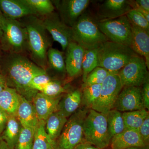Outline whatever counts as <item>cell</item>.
<instances>
[{
  "label": "cell",
  "mask_w": 149,
  "mask_h": 149,
  "mask_svg": "<svg viewBox=\"0 0 149 149\" xmlns=\"http://www.w3.org/2000/svg\"><path fill=\"white\" fill-rule=\"evenodd\" d=\"M123 87H140L149 77L146 64L142 57H133L118 72Z\"/></svg>",
  "instance_id": "30bf717a"
},
{
  "label": "cell",
  "mask_w": 149,
  "mask_h": 149,
  "mask_svg": "<svg viewBox=\"0 0 149 149\" xmlns=\"http://www.w3.org/2000/svg\"><path fill=\"white\" fill-rule=\"evenodd\" d=\"M136 10L142 14L143 16L146 19L147 21L149 22V12L144 10L141 9H137Z\"/></svg>",
  "instance_id": "ee69618b"
},
{
  "label": "cell",
  "mask_w": 149,
  "mask_h": 149,
  "mask_svg": "<svg viewBox=\"0 0 149 149\" xmlns=\"http://www.w3.org/2000/svg\"><path fill=\"white\" fill-rule=\"evenodd\" d=\"M130 5L133 9H141L149 12V0L130 1Z\"/></svg>",
  "instance_id": "f35d334b"
},
{
  "label": "cell",
  "mask_w": 149,
  "mask_h": 149,
  "mask_svg": "<svg viewBox=\"0 0 149 149\" xmlns=\"http://www.w3.org/2000/svg\"><path fill=\"white\" fill-rule=\"evenodd\" d=\"M37 91L49 97H56L61 96L65 92V89L59 81L52 80L46 85L37 88Z\"/></svg>",
  "instance_id": "836d02e7"
},
{
  "label": "cell",
  "mask_w": 149,
  "mask_h": 149,
  "mask_svg": "<svg viewBox=\"0 0 149 149\" xmlns=\"http://www.w3.org/2000/svg\"><path fill=\"white\" fill-rule=\"evenodd\" d=\"M111 149H126L131 147H143L145 144L138 130L125 129L113 137L111 141Z\"/></svg>",
  "instance_id": "d6986e66"
},
{
  "label": "cell",
  "mask_w": 149,
  "mask_h": 149,
  "mask_svg": "<svg viewBox=\"0 0 149 149\" xmlns=\"http://www.w3.org/2000/svg\"><path fill=\"white\" fill-rule=\"evenodd\" d=\"M137 55L128 46L107 41L97 48L98 67L110 72H118Z\"/></svg>",
  "instance_id": "3957f363"
},
{
  "label": "cell",
  "mask_w": 149,
  "mask_h": 149,
  "mask_svg": "<svg viewBox=\"0 0 149 149\" xmlns=\"http://www.w3.org/2000/svg\"><path fill=\"white\" fill-rule=\"evenodd\" d=\"M2 31V45L4 50L9 54H22L27 50V30L19 20L5 17Z\"/></svg>",
  "instance_id": "52a82bcc"
},
{
  "label": "cell",
  "mask_w": 149,
  "mask_h": 149,
  "mask_svg": "<svg viewBox=\"0 0 149 149\" xmlns=\"http://www.w3.org/2000/svg\"><path fill=\"white\" fill-rule=\"evenodd\" d=\"M126 149H149V146L147 145L143 147H131Z\"/></svg>",
  "instance_id": "bcb514c9"
},
{
  "label": "cell",
  "mask_w": 149,
  "mask_h": 149,
  "mask_svg": "<svg viewBox=\"0 0 149 149\" xmlns=\"http://www.w3.org/2000/svg\"><path fill=\"white\" fill-rule=\"evenodd\" d=\"M47 64L52 69L59 73L66 72L64 54L58 49L50 47L47 53Z\"/></svg>",
  "instance_id": "83f0119b"
},
{
  "label": "cell",
  "mask_w": 149,
  "mask_h": 149,
  "mask_svg": "<svg viewBox=\"0 0 149 149\" xmlns=\"http://www.w3.org/2000/svg\"><path fill=\"white\" fill-rule=\"evenodd\" d=\"M52 80L51 77L46 72L34 77L29 83V86L33 90L37 91V88L46 85Z\"/></svg>",
  "instance_id": "d590c367"
},
{
  "label": "cell",
  "mask_w": 149,
  "mask_h": 149,
  "mask_svg": "<svg viewBox=\"0 0 149 149\" xmlns=\"http://www.w3.org/2000/svg\"><path fill=\"white\" fill-rule=\"evenodd\" d=\"M62 96L53 97L38 92L32 103L39 120L45 121L50 115L58 111V104Z\"/></svg>",
  "instance_id": "2e32d148"
},
{
  "label": "cell",
  "mask_w": 149,
  "mask_h": 149,
  "mask_svg": "<svg viewBox=\"0 0 149 149\" xmlns=\"http://www.w3.org/2000/svg\"><path fill=\"white\" fill-rule=\"evenodd\" d=\"M73 42L85 49L97 48L108 41L98 27L97 21L84 12L72 27Z\"/></svg>",
  "instance_id": "277c9868"
},
{
  "label": "cell",
  "mask_w": 149,
  "mask_h": 149,
  "mask_svg": "<svg viewBox=\"0 0 149 149\" xmlns=\"http://www.w3.org/2000/svg\"><path fill=\"white\" fill-rule=\"evenodd\" d=\"M0 149H11L6 143L2 140H0Z\"/></svg>",
  "instance_id": "f6af8a7d"
},
{
  "label": "cell",
  "mask_w": 149,
  "mask_h": 149,
  "mask_svg": "<svg viewBox=\"0 0 149 149\" xmlns=\"http://www.w3.org/2000/svg\"><path fill=\"white\" fill-rule=\"evenodd\" d=\"M88 111L79 109L72 115L56 140L55 149H74L84 140L83 125Z\"/></svg>",
  "instance_id": "8992f818"
},
{
  "label": "cell",
  "mask_w": 149,
  "mask_h": 149,
  "mask_svg": "<svg viewBox=\"0 0 149 149\" xmlns=\"http://www.w3.org/2000/svg\"><path fill=\"white\" fill-rule=\"evenodd\" d=\"M65 61L66 72L69 77H74L82 72V63L85 49L74 42L67 47Z\"/></svg>",
  "instance_id": "5bb4252c"
},
{
  "label": "cell",
  "mask_w": 149,
  "mask_h": 149,
  "mask_svg": "<svg viewBox=\"0 0 149 149\" xmlns=\"http://www.w3.org/2000/svg\"><path fill=\"white\" fill-rule=\"evenodd\" d=\"M0 137H1V136H0Z\"/></svg>",
  "instance_id": "c3c4849f"
},
{
  "label": "cell",
  "mask_w": 149,
  "mask_h": 149,
  "mask_svg": "<svg viewBox=\"0 0 149 149\" xmlns=\"http://www.w3.org/2000/svg\"><path fill=\"white\" fill-rule=\"evenodd\" d=\"M132 9L130 1L106 0L99 6L97 16L99 20L113 19L126 15Z\"/></svg>",
  "instance_id": "9a60e30c"
},
{
  "label": "cell",
  "mask_w": 149,
  "mask_h": 149,
  "mask_svg": "<svg viewBox=\"0 0 149 149\" xmlns=\"http://www.w3.org/2000/svg\"><path fill=\"white\" fill-rule=\"evenodd\" d=\"M149 115L146 109L122 113L126 129L139 130L144 120Z\"/></svg>",
  "instance_id": "484cf974"
},
{
  "label": "cell",
  "mask_w": 149,
  "mask_h": 149,
  "mask_svg": "<svg viewBox=\"0 0 149 149\" xmlns=\"http://www.w3.org/2000/svg\"><path fill=\"white\" fill-rule=\"evenodd\" d=\"M138 131L145 144L146 145H149V115L144 120Z\"/></svg>",
  "instance_id": "8d00e7d4"
},
{
  "label": "cell",
  "mask_w": 149,
  "mask_h": 149,
  "mask_svg": "<svg viewBox=\"0 0 149 149\" xmlns=\"http://www.w3.org/2000/svg\"><path fill=\"white\" fill-rule=\"evenodd\" d=\"M21 96L15 89L7 87L0 92V109L8 116H16Z\"/></svg>",
  "instance_id": "44dd1931"
},
{
  "label": "cell",
  "mask_w": 149,
  "mask_h": 149,
  "mask_svg": "<svg viewBox=\"0 0 149 149\" xmlns=\"http://www.w3.org/2000/svg\"><path fill=\"white\" fill-rule=\"evenodd\" d=\"M97 48L85 49L82 63L83 83L89 73L98 67Z\"/></svg>",
  "instance_id": "f1b7e54d"
},
{
  "label": "cell",
  "mask_w": 149,
  "mask_h": 149,
  "mask_svg": "<svg viewBox=\"0 0 149 149\" xmlns=\"http://www.w3.org/2000/svg\"><path fill=\"white\" fill-rule=\"evenodd\" d=\"M118 72H111L102 83L100 97L91 109L105 114L113 109L115 103L123 88Z\"/></svg>",
  "instance_id": "9c48e42d"
},
{
  "label": "cell",
  "mask_w": 149,
  "mask_h": 149,
  "mask_svg": "<svg viewBox=\"0 0 149 149\" xmlns=\"http://www.w3.org/2000/svg\"><path fill=\"white\" fill-rule=\"evenodd\" d=\"M67 120L68 118L58 111L50 115L45 120L46 132L55 143L60 135Z\"/></svg>",
  "instance_id": "cb8c5ba5"
},
{
  "label": "cell",
  "mask_w": 149,
  "mask_h": 149,
  "mask_svg": "<svg viewBox=\"0 0 149 149\" xmlns=\"http://www.w3.org/2000/svg\"><path fill=\"white\" fill-rule=\"evenodd\" d=\"M125 15L130 24L149 32V22L138 10L136 9L131 10Z\"/></svg>",
  "instance_id": "e575fe53"
},
{
  "label": "cell",
  "mask_w": 149,
  "mask_h": 149,
  "mask_svg": "<svg viewBox=\"0 0 149 149\" xmlns=\"http://www.w3.org/2000/svg\"><path fill=\"white\" fill-rule=\"evenodd\" d=\"M55 143L51 140L45 130V121L39 120L35 129L32 149H55Z\"/></svg>",
  "instance_id": "d4e9b609"
},
{
  "label": "cell",
  "mask_w": 149,
  "mask_h": 149,
  "mask_svg": "<svg viewBox=\"0 0 149 149\" xmlns=\"http://www.w3.org/2000/svg\"><path fill=\"white\" fill-rule=\"evenodd\" d=\"M58 12L62 21L72 27L84 12L90 3L89 0L52 1Z\"/></svg>",
  "instance_id": "7c38bea8"
},
{
  "label": "cell",
  "mask_w": 149,
  "mask_h": 149,
  "mask_svg": "<svg viewBox=\"0 0 149 149\" xmlns=\"http://www.w3.org/2000/svg\"><path fill=\"white\" fill-rule=\"evenodd\" d=\"M111 72L103 68L97 67L87 76L83 84V88L91 85H101Z\"/></svg>",
  "instance_id": "d6a6232c"
},
{
  "label": "cell",
  "mask_w": 149,
  "mask_h": 149,
  "mask_svg": "<svg viewBox=\"0 0 149 149\" xmlns=\"http://www.w3.org/2000/svg\"><path fill=\"white\" fill-rule=\"evenodd\" d=\"M43 17L41 19L46 30L54 41L59 43L62 49L65 51L70 43L73 42L72 27L62 21L58 14L55 12Z\"/></svg>",
  "instance_id": "8fae6325"
},
{
  "label": "cell",
  "mask_w": 149,
  "mask_h": 149,
  "mask_svg": "<svg viewBox=\"0 0 149 149\" xmlns=\"http://www.w3.org/2000/svg\"><path fill=\"white\" fill-rule=\"evenodd\" d=\"M74 149H99L90 143L83 141L78 144Z\"/></svg>",
  "instance_id": "60d3db41"
},
{
  "label": "cell",
  "mask_w": 149,
  "mask_h": 149,
  "mask_svg": "<svg viewBox=\"0 0 149 149\" xmlns=\"http://www.w3.org/2000/svg\"><path fill=\"white\" fill-rule=\"evenodd\" d=\"M27 30V50L33 62L46 70L47 66V53L51 42L42 20L35 15L19 19Z\"/></svg>",
  "instance_id": "7a4b0ae2"
},
{
  "label": "cell",
  "mask_w": 149,
  "mask_h": 149,
  "mask_svg": "<svg viewBox=\"0 0 149 149\" xmlns=\"http://www.w3.org/2000/svg\"><path fill=\"white\" fill-rule=\"evenodd\" d=\"M84 140L99 149H106L111 138L106 114L92 109L88 111L83 125Z\"/></svg>",
  "instance_id": "5b68a950"
},
{
  "label": "cell",
  "mask_w": 149,
  "mask_h": 149,
  "mask_svg": "<svg viewBox=\"0 0 149 149\" xmlns=\"http://www.w3.org/2000/svg\"><path fill=\"white\" fill-rule=\"evenodd\" d=\"M16 116L23 128L35 129L39 123L32 103L22 96Z\"/></svg>",
  "instance_id": "ffe728a7"
},
{
  "label": "cell",
  "mask_w": 149,
  "mask_h": 149,
  "mask_svg": "<svg viewBox=\"0 0 149 149\" xmlns=\"http://www.w3.org/2000/svg\"><path fill=\"white\" fill-rule=\"evenodd\" d=\"M106 116L109 131L111 139L126 129L121 112L113 109L109 111Z\"/></svg>",
  "instance_id": "4316f807"
},
{
  "label": "cell",
  "mask_w": 149,
  "mask_h": 149,
  "mask_svg": "<svg viewBox=\"0 0 149 149\" xmlns=\"http://www.w3.org/2000/svg\"><path fill=\"white\" fill-rule=\"evenodd\" d=\"M0 10L8 19L18 20L36 14L22 0H0Z\"/></svg>",
  "instance_id": "e0dca14e"
},
{
  "label": "cell",
  "mask_w": 149,
  "mask_h": 149,
  "mask_svg": "<svg viewBox=\"0 0 149 149\" xmlns=\"http://www.w3.org/2000/svg\"><path fill=\"white\" fill-rule=\"evenodd\" d=\"M2 65V74L8 86L14 88L20 95L32 102L38 92L30 88L29 83L35 76L47 71L22 54H9Z\"/></svg>",
  "instance_id": "6da1fadb"
},
{
  "label": "cell",
  "mask_w": 149,
  "mask_h": 149,
  "mask_svg": "<svg viewBox=\"0 0 149 149\" xmlns=\"http://www.w3.org/2000/svg\"><path fill=\"white\" fill-rule=\"evenodd\" d=\"M82 92L79 89L71 91L60 101L58 111L68 118L80 107L82 103Z\"/></svg>",
  "instance_id": "7402d4cb"
},
{
  "label": "cell",
  "mask_w": 149,
  "mask_h": 149,
  "mask_svg": "<svg viewBox=\"0 0 149 149\" xmlns=\"http://www.w3.org/2000/svg\"><path fill=\"white\" fill-rule=\"evenodd\" d=\"M35 129L22 128L15 149H32Z\"/></svg>",
  "instance_id": "1f68e13d"
},
{
  "label": "cell",
  "mask_w": 149,
  "mask_h": 149,
  "mask_svg": "<svg viewBox=\"0 0 149 149\" xmlns=\"http://www.w3.org/2000/svg\"><path fill=\"white\" fill-rule=\"evenodd\" d=\"M35 12L36 16H45L54 12L55 6L50 0H22Z\"/></svg>",
  "instance_id": "f546056e"
},
{
  "label": "cell",
  "mask_w": 149,
  "mask_h": 149,
  "mask_svg": "<svg viewBox=\"0 0 149 149\" xmlns=\"http://www.w3.org/2000/svg\"><path fill=\"white\" fill-rule=\"evenodd\" d=\"M113 109L121 112L145 109L141 88L138 87H123L115 103Z\"/></svg>",
  "instance_id": "4fadbf2b"
},
{
  "label": "cell",
  "mask_w": 149,
  "mask_h": 149,
  "mask_svg": "<svg viewBox=\"0 0 149 149\" xmlns=\"http://www.w3.org/2000/svg\"><path fill=\"white\" fill-rule=\"evenodd\" d=\"M131 25L132 39L130 48L144 59L149 69V32L132 24Z\"/></svg>",
  "instance_id": "ac0fdd59"
},
{
  "label": "cell",
  "mask_w": 149,
  "mask_h": 149,
  "mask_svg": "<svg viewBox=\"0 0 149 149\" xmlns=\"http://www.w3.org/2000/svg\"><path fill=\"white\" fill-rule=\"evenodd\" d=\"M8 87L7 83L5 77L2 74L0 73V92Z\"/></svg>",
  "instance_id": "b9f144b4"
},
{
  "label": "cell",
  "mask_w": 149,
  "mask_h": 149,
  "mask_svg": "<svg viewBox=\"0 0 149 149\" xmlns=\"http://www.w3.org/2000/svg\"><path fill=\"white\" fill-rule=\"evenodd\" d=\"M4 18V16L3 15L2 13L0 10V40L1 39L3 36L2 25Z\"/></svg>",
  "instance_id": "7bdbcfd3"
},
{
  "label": "cell",
  "mask_w": 149,
  "mask_h": 149,
  "mask_svg": "<svg viewBox=\"0 0 149 149\" xmlns=\"http://www.w3.org/2000/svg\"><path fill=\"white\" fill-rule=\"evenodd\" d=\"M107 149V148H106V149Z\"/></svg>",
  "instance_id": "7dc6e473"
},
{
  "label": "cell",
  "mask_w": 149,
  "mask_h": 149,
  "mask_svg": "<svg viewBox=\"0 0 149 149\" xmlns=\"http://www.w3.org/2000/svg\"><path fill=\"white\" fill-rule=\"evenodd\" d=\"M22 126L16 116H8L5 128L0 140L5 141L11 149H15Z\"/></svg>",
  "instance_id": "603a6c76"
},
{
  "label": "cell",
  "mask_w": 149,
  "mask_h": 149,
  "mask_svg": "<svg viewBox=\"0 0 149 149\" xmlns=\"http://www.w3.org/2000/svg\"><path fill=\"white\" fill-rule=\"evenodd\" d=\"M8 119V115L0 109V136H1L5 128Z\"/></svg>",
  "instance_id": "ab89813d"
},
{
  "label": "cell",
  "mask_w": 149,
  "mask_h": 149,
  "mask_svg": "<svg viewBox=\"0 0 149 149\" xmlns=\"http://www.w3.org/2000/svg\"><path fill=\"white\" fill-rule=\"evenodd\" d=\"M149 77H148L143 84L142 91V97L145 109H149Z\"/></svg>",
  "instance_id": "74e56055"
},
{
  "label": "cell",
  "mask_w": 149,
  "mask_h": 149,
  "mask_svg": "<svg viewBox=\"0 0 149 149\" xmlns=\"http://www.w3.org/2000/svg\"><path fill=\"white\" fill-rule=\"evenodd\" d=\"M97 23L108 41L130 47L132 29L126 15L113 19L99 20Z\"/></svg>",
  "instance_id": "ba28073f"
},
{
  "label": "cell",
  "mask_w": 149,
  "mask_h": 149,
  "mask_svg": "<svg viewBox=\"0 0 149 149\" xmlns=\"http://www.w3.org/2000/svg\"><path fill=\"white\" fill-rule=\"evenodd\" d=\"M101 85H93L83 88L82 92V103L88 108H91L98 99Z\"/></svg>",
  "instance_id": "4dcf8cb0"
}]
</instances>
